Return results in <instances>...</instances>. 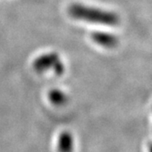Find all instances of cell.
Here are the masks:
<instances>
[{
  "label": "cell",
  "mask_w": 152,
  "mask_h": 152,
  "mask_svg": "<svg viewBox=\"0 0 152 152\" xmlns=\"http://www.w3.org/2000/svg\"><path fill=\"white\" fill-rule=\"evenodd\" d=\"M69 14L75 20L97 25L115 26L118 22V16L112 12L81 4L70 5L69 8Z\"/></svg>",
  "instance_id": "1"
},
{
  "label": "cell",
  "mask_w": 152,
  "mask_h": 152,
  "mask_svg": "<svg viewBox=\"0 0 152 152\" xmlns=\"http://www.w3.org/2000/svg\"><path fill=\"white\" fill-rule=\"evenodd\" d=\"M92 39L95 42H96L100 46H102L104 48H113L118 42L117 38L108 33H94Z\"/></svg>",
  "instance_id": "2"
},
{
  "label": "cell",
  "mask_w": 152,
  "mask_h": 152,
  "mask_svg": "<svg viewBox=\"0 0 152 152\" xmlns=\"http://www.w3.org/2000/svg\"><path fill=\"white\" fill-rule=\"evenodd\" d=\"M72 138L69 134H64L59 141V149L61 152H70L72 151Z\"/></svg>",
  "instance_id": "3"
},
{
  "label": "cell",
  "mask_w": 152,
  "mask_h": 152,
  "mask_svg": "<svg viewBox=\"0 0 152 152\" xmlns=\"http://www.w3.org/2000/svg\"><path fill=\"white\" fill-rule=\"evenodd\" d=\"M51 100L55 102V103L60 104L64 102V96L63 95V93H61L59 91H54L53 92L51 93Z\"/></svg>",
  "instance_id": "4"
}]
</instances>
